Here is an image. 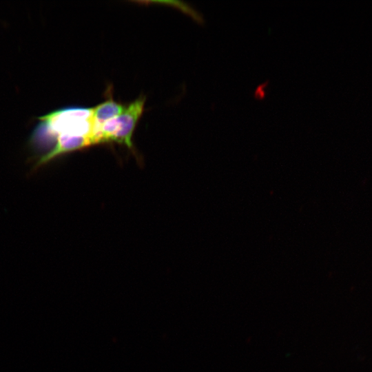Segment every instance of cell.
<instances>
[{"mask_svg":"<svg viewBox=\"0 0 372 372\" xmlns=\"http://www.w3.org/2000/svg\"><path fill=\"white\" fill-rule=\"evenodd\" d=\"M37 119L39 122L32 132L28 143L34 152L41 154L40 156L52 149L55 138L59 136H89L93 140L92 107H65L52 110Z\"/></svg>","mask_w":372,"mask_h":372,"instance_id":"cell-1","label":"cell"},{"mask_svg":"<svg viewBox=\"0 0 372 372\" xmlns=\"http://www.w3.org/2000/svg\"><path fill=\"white\" fill-rule=\"evenodd\" d=\"M145 102V97H139L127 105L120 115L104 123L97 132L99 143L116 142L134 152L132 136L143 112Z\"/></svg>","mask_w":372,"mask_h":372,"instance_id":"cell-2","label":"cell"},{"mask_svg":"<svg viewBox=\"0 0 372 372\" xmlns=\"http://www.w3.org/2000/svg\"><path fill=\"white\" fill-rule=\"evenodd\" d=\"M126 105L115 101L110 95L109 98L92 107V116L94 121L93 137L99 128L106 121L120 115L125 110Z\"/></svg>","mask_w":372,"mask_h":372,"instance_id":"cell-4","label":"cell"},{"mask_svg":"<svg viewBox=\"0 0 372 372\" xmlns=\"http://www.w3.org/2000/svg\"><path fill=\"white\" fill-rule=\"evenodd\" d=\"M94 145L92 138L89 136H59L55 138L52 149L38 158L34 165V169L45 165L64 154L83 149Z\"/></svg>","mask_w":372,"mask_h":372,"instance_id":"cell-3","label":"cell"}]
</instances>
